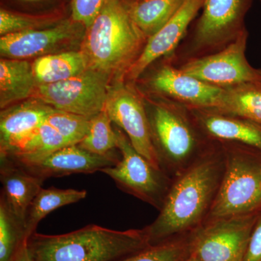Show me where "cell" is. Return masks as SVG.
<instances>
[{
  "instance_id": "cell-1",
  "label": "cell",
  "mask_w": 261,
  "mask_h": 261,
  "mask_svg": "<svg viewBox=\"0 0 261 261\" xmlns=\"http://www.w3.org/2000/svg\"><path fill=\"white\" fill-rule=\"evenodd\" d=\"M224 170V148L216 142L173 178L159 216L145 227L149 245L187 236L200 227L216 200Z\"/></svg>"
},
{
  "instance_id": "cell-2",
  "label": "cell",
  "mask_w": 261,
  "mask_h": 261,
  "mask_svg": "<svg viewBox=\"0 0 261 261\" xmlns=\"http://www.w3.org/2000/svg\"><path fill=\"white\" fill-rule=\"evenodd\" d=\"M134 0H109L86 29L80 49L89 68L124 82L125 75L143 51L148 38L132 15Z\"/></svg>"
},
{
  "instance_id": "cell-3",
  "label": "cell",
  "mask_w": 261,
  "mask_h": 261,
  "mask_svg": "<svg viewBox=\"0 0 261 261\" xmlns=\"http://www.w3.org/2000/svg\"><path fill=\"white\" fill-rule=\"evenodd\" d=\"M149 245L145 228L118 231L91 224L63 234L35 232L27 247L33 261H116Z\"/></svg>"
},
{
  "instance_id": "cell-4",
  "label": "cell",
  "mask_w": 261,
  "mask_h": 261,
  "mask_svg": "<svg viewBox=\"0 0 261 261\" xmlns=\"http://www.w3.org/2000/svg\"><path fill=\"white\" fill-rule=\"evenodd\" d=\"M143 96L151 137L162 170L174 178L214 147L188 108Z\"/></svg>"
},
{
  "instance_id": "cell-5",
  "label": "cell",
  "mask_w": 261,
  "mask_h": 261,
  "mask_svg": "<svg viewBox=\"0 0 261 261\" xmlns=\"http://www.w3.org/2000/svg\"><path fill=\"white\" fill-rule=\"evenodd\" d=\"M254 0H204L202 13L168 57L176 66L222 50L247 31L245 16Z\"/></svg>"
},
{
  "instance_id": "cell-6",
  "label": "cell",
  "mask_w": 261,
  "mask_h": 261,
  "mask_svg": "<svg viewBox=\"0 0 261 261\" xmlns=\"http://www.w3.org/2000/svg\"><path fill=\"white\" fill-rule=\"evenodd\" d=\"M225 170L206 221L261 211V152L238 144L221 143Z\"/></svg>"
},
{
  "instance_id": "cell-7",
  "label": "cell",
  "mask_w": 261,
  "mask_h": 261,
  "mask_svg": "<svg viewBox=\"0 0 261 261\" xmlns=\"http://www.w3.org/2000/svg\"><path fill=\"white\" fill-rule=\"evenodd\" d=\"M116 130L121 159L100 172L112 178L123 191L161 210L173 178L137 152L121 128L116 127Z\"/></svg>"
},
{
  "instance_id": "cell-8",
  "label": "cell",
  "mask_w": 261,
  "mask_h": 261,
  "mask_svg": "<svg viewBox=\"0 0 261 261\" xmlns=\"http://www.w3.org/2000/svg\"><path fill=\"white\" fill-rule=\"evenodd\" d=\"M135 84L142 94L188 108H214L223 91L187 74L168 57L152 63Z\"/></svg>"
},
{
  "instance_id": "cell-9",
  "label": "cell",
  "mask_w": 261,
  "mask_h": 261,
  "mask_svg": "<svg viewBox=\"0 0 261 261\" xmlns=\"http://www.w3.org/2000/svg\"><path fill=\"white\" fill-rule=\"evenodd\" d=\"M260 212L205 221L190 233L191 255L200 261H242Z\"/></svg>"
},
{
  "instance_id": "cell-10",
  "label": "cell",
  "mask_w": 261,
  "mask_h": 261,
  "mask_svg": "<svg viewBox=\"0 0 261 261\" xmlns=\"http://www.w3.org/2000/svg\"><path fill=\"white\" fill-rule=\"evenodd\" d=\"M111 77L89 68L73 78L38 86L33 98L59 111L92 118L106 108Z\"/></svg>"
},
{
  "instance_id": "cell-11",
  "label": "cell",
  "mask_w": 261,
  "mask_h": 261,
  "mask_svg": "<svg viewBox=\"0 0 261 261\" xmlns=\"http://www.w3.org/2000/svg\"><path fill=\"white\" fill-rule=\"evenodd\" d=\"M248 37V31H245L222 50L190 60L177 67L187 74L216 88L261 84V69L252 67L245 56Z\"/></svg>"
},
{
  "instance_id": "cell-12",
  "label": "cell",
  "mask_w": 261,
  "mask_h": 261,
  "mask_svg": "<svg viewBox=\"0 0 261 261\" xmlns=\"http://www.w3.org/2000/svg\"><path fill=\"white\" fill-rule=\"evenodd\" d=\"M105 110L113 123L126 134L135 150L162 169L152 143L143 96L135 84L113 82Z\"/></svg>"
},
{
  "instance_id": "cell-13",
  "label": "cell",
  "mask_w": 261,
  "mask_h": 261,
  "mask_svg": "<svg viewBox=\"0 0 261 261\" xmlns=\"http://www.w3.org/2000/svg\"><path fill=\"white\" fill-rule=\"evenodd\" d=\"M86 28L68 17L49 28L13 33L0 38V55L10 59H37L81 47Z\"/></svg>"
},
{
  "instance_id": "cell-14",
  "label": "cell",
  "mask_w": 261,
  "mask_h": 261,
  "mask_svg": "<svg viewBox=\"0 0 261 261\" xmlns=\"http://www.w3.org/2000/svg\"><path fill=\"white\" fill-rule=\"evenodd\" d=\"M203 2L185 0L176 14L161 30L149 38L140 57L125 75V82L135 83L152 63L172 54L202 10Z\"/></svg>"
},
{
  "instance_id": "cell-15",
  "label": "cell",
  "mask_w": 261,
  "mask_h": 261,
  "mask_svg": "<svg viewBox=\"0 0 261 261\" xmlns=\"http://www.w3.org/2000/svg\"><path fill=\"white\" fill-rule=\"evenodd\" d=\"M55 108L39 99L31 98L1 110L0 158L8 157L19 146L45 123Z\"/></svg>"
},
{
  "instance_id": "cell-16",
  "label": "cell",
  "mask_w": 261,
  "mask_h": 261,
  "mask_svg": "<svg viewBox=\"0 0 261 261\" xmlns=\"http://www.w3.org/2000/svg\"><path fill=\"white\" fill-rule=\"evenodd\" d=\"M197 125L213 142L238 144L261 152V126L213 108H189Z\"/></svg>"
},
{
  "instance_id": "cell-17",
  "label": "cell",
  "mask_w": 261,
  "mask_h": 261,
  "mask_svg": "<svg viewBox=\"0 0 261 261\" xmlns=\"http://www.w3.org/2000/svg\"><path fill=\"white\" fill-rule=\"evenodd\" d=\"M121 154L97 155L81 148L78 145L65 146L40 162L23 166L29 172L45 180L74 173H92L114 166ZM19 165V164H18Z\"/></svg>"
},
{
  "instance_id": "cell-18",
  "label": "cell",
  "mask_w": 261,
  "mask_h": 261,
  "mask_svg": "<svg viewBox=\"0 0 261 261\" xmlns=\"http://www.w3.org/2000/svg\"><path fill=\"white\" fill-rule=\"evenodd\" d=\"M1 197L13 214L25 224L32 201L43 188L44 179L33 174L8 158H0Z\"/></svg>"
},
{
  "instance_id": "cell-19",
  "label": "cell",
  "mask_w": 261,
  "mask_h": 261,
  "mask_svg": "<svg viewBox=\"0 0 261 261\" xmlns=\"http://www.w3.org/2000/svg\"><path fill=\"white\" fill-rule=\"evenodd\" d=\"M38 87L32 63L27 60H0V108L14 106L34 97Z\"/></svg>"
},
{
  "instance_id": "cell-20",
  "label": "cell",
  "mask_w": 261,
  "mask_h": 261,
  "mask_svg": "<svg viewBox=\"0 0 261 261\" xmlns=\"http://www.w3.org/2000/svg\"><path fill=\"white\" fill-rule=\"evenodd\" d=\"M32 68L39 86L69 80L88 69L89 65L80 49L40 57L32 62Z\"/></svg>"
},
{
  "instance_id": "cell-21",
  "label": "cell",
  "mask_w": 261,
  "mask_h": 261,
  "mask_svg": "<svg viewBox=\"0 0 261 261\" xmlns=\"http://www.w3.org/2000/svg\"><path fill=\"white\" fill-rule=\"evenodd\" d=\"M213 109L234 115L261 126V84H246L223 89Z\"/></svg>"
},
{
  "instance_id": "cell-22",
  "label": "cell",
  "mask_w": 261,
  "mask_h": 261,
  "mask_svg": "<svg viewBox=\"0 0 261 261\" xmlns=\"http://www.w3.org/2000/svg\"><path fill=\"white\" fill-rule=\"evenodd\" d=\"M87 195L86 190L73 189H44L39 191L29 206L25 219V230L29 239L36 232L38 224L53 211L63 206L84 200Z\"/></svg>"
},
{
  "instance_id": "cell-23",
  "label": "cell",
  "mask_w": 261,
  "mask_h": 261,
  "mask_svg": "<svg viewBox=\"0 0 261 261\" xmlns=\"http://www.w3.org/2000/svg\"><path fill=\"white\" fill-rule=\"evenodd\" d=\"M68 146L62 136L47 123L33 132L8 158L20 166L40 162L58 149Z\"/></svg>"
},
{
  "instance_id": "cell-24",
  "label": "cell",
  "mask_w": 261,
  "mask_h": 261,
  "mask_svg": "<svg viewBox=\"0 0 261 261\" xmlns=\"http://www.w3.org/2000/svg\"><path fill=\"white\" fill-rule=\"evenodd\" d=\"M67 7L44 13H25L8 8L0 9V35L49 28L68 18Z\"/></svg>"
},
{
  "instance_id": "cell-25",
  "label": "cell",
  "mask_w": 261,
  "mask_h": 261,
  "mask_svg": "<svg viewBox=\"0 0 261 261\" xmlns=\"http://www.w3.org/2000/svg\"><path fill=\"white\" fill-rule=\"evenodd\" d=\"M185 0H134L132 15L139 29L150 38L176 14Z\"/></svg>"
},
{
  "instance_id": "cell-26",
  "label": "cell",
  "mask_w": 261,
  "mask_h": 261,
  "mask_svg": "<svg viewBox=\"0 0 261 261\" xmlns=\"http://www.w3.org/2000/svg\"><path fill=\"white\" fill-rule=\"evenodd\" d=\"M29 240L24 222L0 197V261H16Z\"/></svg>"
},
{
  "instance_id": "cell-27",
  "label": "cell",
  "mask_w": 261,
  "mask_h": 261,
  "mask_svg": "<svg viewBox=\"0 0 261 261\" xmlns=\"http://www.w3.org/2000/svg\"><path fill=\"white\" fill-rule=\"evenodd\" d=\"M106 110L91 118L88 132L78 145L81 148L97 155H110L118 149L116 128Z\"/></svg>"
},
{
  "instance_id": "cell-28",
  "label": "cell",
  "mask_w": 261,
  "mask_h": 261,
  "mask_svg": "<svg viewBox=\"0 0 261 261\" xmlns=\"http://www.w3.org/2000/svg\"><path fill=\"white\" fill-rule=\"evenodd\" d=\"M191 255L190 234L150 245L116 261H184Z\"/></svg>"
},
{
  "instance_id": "cell-29",
  "label": "cell",
  "mask_w": 261,
  "mask_h": 261,
  "mask_svg": "<svg viewBox=\"0 0 261 261\" xmlns=\"http://www.w3.org/2000/svg\"><path fill=\"white\" fill-rule=\"evenodd\" d=\"M91 118L54 109L45 122L62 136L68 145H78L87 135Z\"/></svg>"
},
{
  "instance_id": "cell-30",
  "label": "cell",
  "mask_w": 261,
  "mask_h": 261,
  "mask_svg": "<svg viewBox=\"0 0 261 261\" xmlns=\"http://www.w3.org/2000/svg\"><path fill=\"white\" fill-rule=\"evenodd\" d=\"M109 0H71L70 16L79 23L83 24L86 29L93 23Z\"/></svg>"
},
{
  "instance_id": "cell-31",
  "label": "cell",
  "mask_w": 261,
  "mask_h": 261,
  "mask_svg": "<svg viewBox=\"0 0 261 261\" xmlns=\"http://www.w3.org/2000/svg\"><path fill=\"white\" fill-rule=\"evenodd\" d=\"M242 261H261V213L252 228L246 251Z\"/></svg>"
},
{
  "instance_id": "cell-32",
  "label": "cell",
  "mask_w": 261,
  "mask_h": 261,
  "mask_svg": "<svg viewBox=\"0 0 261 261\" xmlns=\"http://www.w3.org/2000/svg\"><path fill=\"white\" fill-rule=\"evenodd\" d=\"M4 3H7L8 5H16L22 8H42L50 4H58L61 5H65L63 3V0H3Z\"/></svg>"
},
{
  "instance_id": "cell-33",
  "label": "cell",
  "mask_w": 261,
  "mask_h": 261,
  "mask_svg": "<svg viewBox=\"0 0 261 261\" xmlns=\"http://www.w3.org/2000/svg\"><path fill=\"white\" fill-rule=\"evenodd\" d=\"M16 261H33L32 257H31L30 255H29L28 247H27L24 249L23 251L21 252V253L19 255Z\"/></svg>"
},
{
  "instance_id": "cell-34",
  "label": "cell",
  "mask_w": 261,
  "mask_h": 261,
  "mask_svg": "<svg viewBox=\"0 0 261 261\" xmlns=\"http://www.w3.org/2000/svg\"><path fill=\"white\" fill-rule=\"evenodd\" d=\"M184 261H200L197 257H194L193 255H190V256L185 259Z\"/></svg>"
},
{
  "instance_id": "cell-35",
  "label": "cell",
  "mask_w": 261,
  "mask_h": 261,
  "mask_svg": "<svg viewBox=\"0 0 261 261\" xmlns=\"http://www.w3.org/2000/svg\"><path fill=\"white\" fill-rule=\"evenodd\" d=\"M260 3H261V0H260Z\"/></svg>"
}]
</instances>
